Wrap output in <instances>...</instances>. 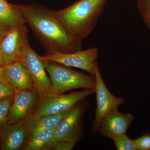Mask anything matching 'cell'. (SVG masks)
<instances>
[{
    "label": "cell",
    "mask_w": 150,
    "mask_h": 150,
    "mask_svg": "<svg viewBox=\"0 0 150 150\" xmlns=\"http://www.w3.org/2000/svg\"><path fill=\"white\" fill-rule=\"evenodd\" d=\"M17 6L25 23L47 53H72L82 50V42L71 39L57 18L55 11L40 4Z\"/></svg>",
    "instance_id": "6da1fadb"
},
{
    "label": "cell",
    "mask_w": 150,
    "mask_h": 150,
    "mask_svg": "<svg viewBox=\"0 0 150 150\" xmlns=\"http://www.w3.org/2000/svg\"><path fill=\"white\" fill-rule=\"evenodd\" d=\"M107 0H79L64 9L55 11L71 39L82 42L92 32Z\"/></svg>",
    "instance_id": "7a4b0ae2"
},
{
    "label": "cell",
    "mask_w": 150,
    "mask_h": 150,
    "mask_svg": "<svg viewBox=\"0 0 150 150\" xmlns=\"http://www.w3.org/2000/svg\"><path fill=\"white\" fill-rule=\"evenodd\" d=\"M43 61L50 76L54 94H62L74 89H94L96 79L94 75L85 74L55 62Z\"/></svg>",
    "instance_id": "3957f363"
},
{
    "label": "cell",
    "mask_w": 150,
    "mask_h": 150,
    "mask_svg": "<svg viewBox=\"0 0 150 150\" xmlns=\"http://www.w3.org/2000/svg\"><path fill=\"white\" fill-rule=\"evenodd\" d=\"M19 62L29 73L39 100L55 95L52 92L51 80L46 74L43 60L28 43L23 49Z\"/></svg>",
    "instance_id": "277c9868"
},
{
    "label": "cell",
    "mask_w": 150,
    "mask_h": 150,
    "mask_svg": "<svg viewBox=\"0 0 150 150\" xmlns=\"http://www.w3.org/2000/svg\"><path fill=\"white\" fill-rule=\"evenodd\" d=\"M88 106L89 103L84 99L68 110L56 127L53 143L64 141L76 145L79 141L82 136L84 114Z\"/></svg>",
    "instance_id": "5b68a950"
},
{
    "label": "cell",
    "mask_w": 150,
    "mask_h": 150,
    "mask_svg": "<svg viewBox=\"0 0 150 150\" xmlns=\"http://www.w3.org/2000/svg\"><path fill=\"white\" fill-rule=\"evenodd\" d=\"M28 29L25 23L15 26L0 37V63L4 66L19 62L28 44Z\"/></svg>",
    "instance_id": "8992f818"
},
{
    "label": "cell",
    "mask_w": 150,
    "mask_h": 150,
    "mask_svg": "<svg viewBox=\"0 0 150 150\" xmlns=\"http://www.w3.org/2000/svg\"><path fill=\"white\" fill-rule=\"evenodd\" d=\"M98 50L96 47L72 53L53 52L40 56L43 60L55 62L67 67H72L85 71L94 76L98 64Z\"/></svg>",
    "instance_id": "52a82bcc"
},
{
    "label": "cell",
    "mask_w": 150,
    "mask_h": 150,
    "mask_svg": "<svg viewBox=\"0 0 150 150\" xmlns=\"http://www.w3.org/2000/svg\"><path fill=\"white\" fill-rule=\"evenodd\" d=\"M95 93L94 89H86L68 94H55L39 100L33 113L40 115H50L69 110L75 104Z\"/></svg>",
    "instance_id": "ba28073f"
},
{
    "label": "cell",
    "mask_w": 150,
    "mask_h": 150,
    "mask_svg": "<svg viewBox=\"0 0 150 150\" xmlns=\"http://www.w3.org/2000/svg\"><path fill=\"white\" fill-rule=\"evenodd\" d=\"M96 79L95 93L96 94L97 105L95 117L92 123L93 133L97 132L100 122L112 108L118 107L125 103V98L123 97H116L108 90L103 80L99 67L96 65L94 75Z\"/></svg>",
    "instance_id": "9c48e42d"
},
{
    "label": "cell",
    "mask_w": 150,
    "mask_h": 150,
    "mask_svg": "<svg viewBox=\"0 0 150 150\" xmlns=\"http://www.w3.org/2000/svg\"><path fill=\"white\" fill-rule=\"evenodd\" d=\"M39 102V96L35 90L15 91L7 124H13L23 121L33 113Z\"/></svg>",
    "instance_id": "30bf717a"
},
{
    "label": "cell",
    "mask_w": 150,
    "mask_h": 150,
    "mask_svg": "<svg viewBox=\"0 0 150 150\" xmlns=\"http://www.w3.org/2000/svg\"><path fill=\"white\" fill-rule=\"evenodd\" d=\"M134 119V115L131 113H122L118 111V107L114 108L103 118L97 132L103 137L112 139L114 137L126 134Z\"/></svg>",
    "instance_id": "8fae6325"
},
{
    "label": "cell",
    "mask_w": 150,
    "mask_h": 150,
    "mask_svg": "<svg viewBox=\"0 0 150 150\" xmlns=\"http://www.w3.org/2000/svg\"><path fill=\"white\" fill-rule=\"evenodd\" d=\"M29 135L22 122L7 124L0 130V144L4 150H22Z\"/></svg>",
    "instance_id": "7c38bea8"
},
{
    "label": "cell",
    "mask_w": 150,
    "mask_h": 150,
    "mask_svg": "<svg viewBox=\"0 0 150 150\" xmlns=\"http://www.w3.org/2000/svg\"><path fill=\"white\" fill-rule=\"evenodd\" d=\"M5 72L8 81L15 91L35 90L29 73L19 62L5 66Z\"/></svg>",
    "instance_id": "4fadbf2b"
},
{
    "label": "cell",
    "mask_w": 150,
    "mask_h": 150,
    "mask_svg": "<svg viewBox=\"0 0 150 150\" xmlns=\"http://www.w3.org/2000/svg\"><path fill=\"white\" fill-rule=\"evenodd\" d=\"M68 110L46 116L33 113L21 122L27 130L30 137L39 131L56 127L62 121Z\"/></svg>",
    "instance_id": "5bb4252c"
},
{
    "label": "cell",
    "mask_w": 150,
    "mask_h": 150,
    "mask_svg": "<svg viewBox=\"0 0 150 150\" xmlns=\"http://www.w3.org/2000/svg\"><path fill=\"white\" fill-rule=\"evenodd\" d=\"M25 23L17 5L0 0V37L13 28Z\"/></svg>",
    "instance_id": "9a60e30c"
},
{
    "label": "cell",
    "mask_w": 150,
    "mask_h": 150,
    "mask_svg": "<svg viewBox=\"0 0 150 150\" xmlns=\"http://www.w3.org/2000/svg\"><path fill=\"white\" fill-rule=\"evenodd\" d=\"M56 127L45 129L30 136L22 150H50Z\"/></svg>",
    "instance_id": "2e32d148"
},
{
    "label": "cell",
    "mask_w": 150,
    "mask_h": 150,
    "mask_svg": "<svg viewBox=\"0 0 150 150\" xmlns=\"http://www.w3.org/2000/svg\"><path fill=\"white\" fill-rule=\"evenodd\" d=\"M13 96L14 94L0 100V130L7 124L10 109Z\"/></svg>",
    "instance_id": "e0dca14e"
},
{
    "label": "cell",
    "mask_w": 150,
    "mask_h": 150,
    "mask_svg": "<svg viewBox=\"0 0 150 150\" xmlns=\"http://www.w3.org/2000/svg\"><path fill=\"white\" fill-rule=\"evenodd\" d=\"M118 150H137L134 140H131L126 134H123L112 139Z\"/></svg>",
    "instance_id": "ac0fdd59"
},
{
    "label": "cell",
    "mask_w": 150,
    "mask_h": 150,
    "mask_svg": "<svg viewBox=\"0 0 150 150\" xmlns=\"http://www.w3.org/2000/svg\"><path fill=\"white\" fill-rule=\"evenodd\" d=\"M134 140L137 150H150V134H145Z\"/></svg>",
    "instance_id": "d6986e66"
},
{
    "label": "cell",
    "mask_w": 150,
    "mask_h": 150,
    "mask_svg": "<svg viewBox=\"0 0 150 150\" xmlns=\"http://www.w3.org/2000/svg\"><path fill=\"white\" fill-rule=\"evenodd\" d=\"M139 7L144 19L150 20V0H139Z\"/></svg>",
    "instance_id": "ffe728a7"
},
{
    "label": "cell",
    "mask_w": 150,
    "mask_h": 150,
    "mask_svg": "<svg viewBox=\"0 0 150 150\" xmlns=\"http://www.w3.org/2000/svg\"><path fill=\"white\" fill-rule=\"evenodd\" d=\"M15 90L9 83L0 82V100L14 94Z\"/></svg>",
    "instance_id": "44dd1931"
},
{
    "label": "cell",
    "mask_w": 150,
    "mask_h": 150,
    "mask_svg": "<svg viewBox=\"0 0 150 150\" xmlns=\"http://www.w3.org/2000/svg\"><path fill=\"white\" fill-rule=\"evenodd\" d=\"M75 144L70 142L60 141L54 142L51 150H71L75 146Z\"/></svg>",
    "instance_id": "7402d4cb"
},
{
    "label": "cell",
    "mask_w": 150,
    "mask_h": 150,
    "mask_svg": "<svg viewBox=\"0 0 150 150\" xmlns=\"http://www.w3.org/2000/svg\"><path fill=\"white\" fill-rule=\"evenodd\" d=\"M0 82L9 83L6 77L5 72V66L1 63H0Z\"/></svg>",
    "instance_id": "603a6c76"
},
{
    "label": "cell",
    "mask_w": 150,
    "mask_h": 150,
    "mask_svg": "<svg viewBox=\"0 0 150 150\" xmlns=\"http://www.w3.org/2000/svg\"><path fill=\"white\" fill-rule=\"evenodd\" d=\"M145 22H146V24L148 26V27L150 28V20L149 19H144Z\"/></svg>",
    "instance_id": "cb8c5ba5"
},
{
    "label": "cell",
    "mask_w": 150,
    "mask_h": 150,
    "mask_svg": "<svg viewBox=\"0 0 150 150\" xmlns=\"http://www.w3.org/2000/svg\"></svg>",
    "instance_id": "d4e9b609"
}]
</instances>
